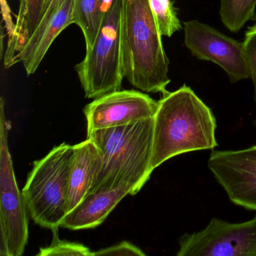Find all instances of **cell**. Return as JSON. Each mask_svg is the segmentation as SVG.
Here are the masks:
<instances>
[{"mask_svg": "<svg viewBox=\"0 0 256 256\" xmlns=\"http://www.w3.org/2000/svg\"><path fill=\"white\" fill-rule=\"evenodd\" d=\"M144 256L145 253L134 244L122 241L116 245L103 248L94 252V256Z\"/></svg>", "mask_w": 256, "mask_h": 256, "instance_id": "20", "label": "cell"}, {"mask_svg": "<svg viewBox=\"0 0 256 256\" xmlns=\"http://www.w3.org/2000/svg\"><path fill=\"white\" fill-rule=\"evenodd\" d=\"M58 228L52 229L53 240L49 246L41 248L38 256H94L88 247L78 242L61 240L58 236Z\"/></svg>", "mask_w": 256, "mask_h": 256, "instance_id": "18", "label": "cell"}, {"mask_svg": "<svg viewBox=\"0 0 256 256\" xmlns=\"http://www.w3.org/2000/svg\"><path fill=\"white\" fill-rule=\"evenodd\" d=\"M46 0H20L12 35L8 38L4 66L10 68L14 56L22 50L40 24Z\"/></svg>", "mask_w": 256, "mask_h": 256, "instance_id": "14", "label": "cell"}, {"mask_svg": "<svg viewBox=\"0 0 256 256\" xmlns=\"http://www.w3.org/2000/svg\"><path fill=\"white\" fill-rule=\"evenodd\" d=\"M184 25L186 47L194 58L220 66L230 83L251 78L244 43L198 20L184 22Z\"/></svg>", "mask_w": 256, "mask_h": 256, "instance_id": "8", "label": "cell"}, {"mask_svg": "<svg viewBox=\"0 0 256 256\" xmlns=\"http://www.w3.org/2000/svg\"><path fill=\"white\" fill-rule=\"evenodd\" d=\"M74 0H64L47 24L34 32L24 47L14 56L10 67L22 62L28 76L34 74L58 36L74 24Z\"/></svg>", "mask_w": 256, "mask_h": 256, "instance_id": "12", "label": "cell"}, {"mask_svg": "<svg viewBox=\"0 0 256 256\" xmlns=\"http://www.w3.org/2000/svg\"><path fill=\"white\" fill-rule=\"evenodd\" d=\"M102 0H74V24L82 30L86 49L94 46L102 22Z\"/></svg>", "mask_w": 256, "mask_h": 256, "instance_id": "15", "label": "cell"}, {"mask_svg": "<svg viewBox=\"0 0 256 256\" xmlns=\"http://www.w3.org/2000/svg\"><path fill=\"white\" fill-rule=\"evenodd\" d=\"M124 0H114L104 12L94 46L76 66L88 98H97L120 90L124 78L122 23Z\"/></svg>", "mask_w": 256, "mask_h": 256, "instance_id": "5", "label": "cell"}, {"mask_svg": "<svg viewBox=\"0 0 256 256\" xmlns=\"http://www.w3.org/2000/svg\"><path fill=\"white\" fill-rule=\"evenodd\" d=\"M178 244V256H256V215L241 223L212 218L203 230L184 234Z\"/></svg>", "mask_w": 256, "mask_h": 256, "instance_id": "7", "label": "cell"}, {"mask_svg": "<svg viewBox=\"0 0 256 256\" xmlns=\"http://www.w3.org/2000/svg\"><path fill=\"white\" fill-rule=\"evenodd\" d=\"M208 166L232 203L256 210V146L240 150H212Z\"/></svg>", "mask_w": 256, "mask_h": 256, "instance_id": "9", "label": "cell"}, {"mask_svg": "<svg viewBox=\"0 0 256 256\" xmlns=\"http://www.w3.org/2000/svg\"><path fill=\"white\" fill-rule=\"evenodd\" d=\"M150 7L162 36L172 37L182 29L172 0H149Z\"/></svg>", "mask_w": 256, "mask_h": 256, "instance_id": "17", "label": "cell"}, {"mask_svg": "<svg viewBox=\"0 0 256 256\" xmlns=\"http://www.w3.org/2000/svg\"><path fill=\"white\" fill-rule=\"evenodd\" d=\"M142 187L138 181L128 180L118 185L103 186L90 192L66 216L61 227L70 230L96 228L106 220L124 197L127 194H136Z\"/></svg>", "mask_w": 256, "mask_h": 256, "instance_id": "11", "label": "cell"}, {"mask_svg": "<svg viewBox=\"0 0 256 256\" xmlns=\"http://www.w3.org/2000/svg\"><path fill=\"white\" fill-rule=\"evenodd\" d=\"M74 158L70 174L68 214L90 191L101 164L100 150L90 139L74 145Z\"/></svg>", "mask_w": 256, "mask_h": 256, "instance_id": "13", "label": "cell"}, {"mask_svg": "<svg viewBox=\"0 0 256 256\" xmlns=\"http://www.w3.org/2000/svg\"><path fill=\"white\" fill-rule=\"evenodd\" d=\"M4 100L0 103V256H22L29 236V214L19 190L8 143Z\"/></svg>", "mask_w": 256, "mask_h": 256, "instance_id": "6", "label": "cell"}, {"mask_svg": "<svg viewBox=\"0 0 256 256\" xmlns=\"http://www.w3.org/2000/svg\"><path fill=\"white\" fill-rule=\"evenodd\" d=\"M74 158V146L62 143L34 162L22 193L30 216L41 227L52 230L59 228L68 214Z\"/></svg>", "mask_w": 256, "mask_h": 256, "instance_id": "4", "label": "cell"}, {"mask_svg": "<svg viewBox=\"0 0 256 256\" xmlns=\"http://www.w3.org/2000/svg\"><path fill=\"white\" fill-rule=\"evenodd\" d=\"M64 1V0H46L41 20L34 32L40 31L47 24L50 17L54 14L55 12L59 8L60 6L62 4Z\"/></svg>", "mask_w": 256, "mask_h": 256, "instance_id": "21", "label": "cell"}, {"mask_svg": "<svg viewBox=\"0 0 256 256\" xmlns=\"http://www.w3.org/2000/svg\"><path fill=\"white\" fill-rule=\"evenodd\" d=\"M216 127L212 110L190 86L163 95L154 116L152 170L176 156L215 149Z\"/></svg>", "mask_w": 256, "mask_h": 256, "instance_id": "1", "label": "cell"}, {"mask_svg": "<svg viewBox=\"0 0 256 256\" xmlns=\"http://www.w3.org/2000/svg\"><path fill=\"white\" fill-rule=\"evenodd\" d=\"M158 106V101L134 90L106 94L95 98L84 110L88 133L154 118Z\"/></svg>", "mask_w": 256, "mask_h": 256, "instance_id": "10", "label": "cell"}, {"mask_svg": "<svg viewBox=\"0 0 256 256\" xmlns=\"http://www.w3.org/2000/svg\"><path fill=\"white\" fill-rule=\"evenodd\" d=\"M256 0H220V16L224 26L239 32L248 22L256 20Z\"/></svg>", "mask_w": 256, "mask_h": 256, "instance_id": "16", "label": "cell"}, {"mask_svg": "<svg viewBox=\"0 0 256 256\" xmlns=\"http://www.w3.org/2000/svg\"><path fill=\"white\" fill-rule=\"evenodd\" d=\"M242 43L246 59L251 73V79L254 84V100L256 106V24L254 26L248 28ZM254 126L256 131V116Z\"/></svg>", "mask_w": 256, "mask_h": 256, "instance_id": "19", "label": "cell"}, {"mask_svg": "<svg viewBox=\"0 0 256 256\" xmlns=\"http://www.w3.org/2000/svg\"><path fill=\"white\" fill-rule=\"evenodd\" d=\"M149 0H124L122 42L124 78L146 92L168 94L169 60Z\"/></svg>", "mask_w": 256, "mask_h": 256, "instance_id": "2", "label": "cell"}, {"mask_svg": "<svg viewBox=\"0 0 256 256\" xmlns=\"http://www.w3.org/2000/svg\"><path fill=\"white\" fill-rule=\"evenodd\" d=\"M154 118H151L88 133L101 156L100 170L90 192L128 180H136L144 186L154 172Z\"/></svg>", "mask_w": 256, "mask_h": 256, "instance_id": "3", "label": "cell"}]
</instances>
